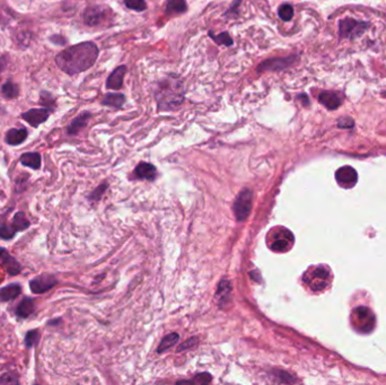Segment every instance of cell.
Masks as SVG:
<instances>
[{"mask_svg": "<svg viewBox=\"0 0 386 385\" xmlns=\"http://www.w3.org/2000/svg\"><path fill=\"white\" fill-rule=\"evenodd\" d=\"M99 57V48L91 42H84L64 49L58 54V67L68 75H76L94 65Z\"/></svg>", "mask_w": 386, "mask_h": 385, "instance_id": "obj_1", "label": "cell"}, {"mask_svg": "<svg viewBox=\"0 0 386 385\" xmlns=\"http://www.w3.org/2000/svg\"><path fill=\"white\" fill-rule=\"evenodd\" d=\"M185 99V86L181 77L168 75L156 84L155 100L159 111H172L181 107Z\"/></svg>", "mask_w": 386, "mask_h": 385, "instance_id": "obj_2", "label": "cell"}, {"mask_svg": "<svg viewBox=\"0 0 386 385\" xmlns=\"http://www.w3.org/2000/svg\"><path fill=\"white\" fill-rule=\"evenodd\" d=\"M303 280L313 292H321L332 281V273L326 265H316L307 270Z\"/></svg>", "mask_w": 386, "mask_h": 385, "instance_id": "obj_3", "label": "cell"}, {"mask_svg": "<svg viewBox=\"0 0 386 385\" xmlns=\"http://www.w3.org/2000/svg\"><path fill=\"white\" fill-rule=\"evenodd\" d=\"M351 322L352 327L355 328L358 332L368 333L373 331L376 324L375 315L373 314L368 308L365 306H359L352 311L351 314Z\"/></svg>", "mask_w": 386, "mask_h": 385, "instance_id": "obj_4", "label": "cell"}, {"mask_svg": "<svg viewBox=\"0 0 386 385\" xmlns=\"http://www.w3.org/2000/svg\"><path fill=\"white\" fill-rule=\"evenodd\" d=\"M294 245V235L286 228L272 231L269 237V246L274 252H286Z\"/></svg>", "mask_w": 386, "mask_h": 385, "instance_id": "obj_5", "label": "cell"}, {"mask_svg": "<svg viewBox=\"0 0 386 385\" xmlns=\"http://www.w3.org/2000/svg\"><path fill=\"white\" fill-rule=\"evenodd\" d=\"M340 26V36L342 39L348 38H357L362 35L368 27V23L358 22L353 18H344L339 23Z\"/></svg>", "mask_w": 386, "mask_h": 385, "instance_id": "obj_6", "label": "cell"}, {"mask_svg": "<svg viewBox=\"0 0 386 385\" xmlns=\"http://www.w3.org/2000/svg\"><path fill=\"white\" fill-rule=\"evenodd\" d=\"M252 208V191L243 190L234 203V213L238 222H244L249 217Z\"/></svg>", "mask_w": 386, "mask_h": 385, "instance_id": "obj_7", "label": "cell"}, {"mask_svg": "<svg viewBox=\"0 0 386 385\" xmlns=\"http://www.w3.org/2000/svg\"><path fill=\"white\" fill-rule=\"evenodd\" d=\"M110 9L104 6H91L87 8L84 13V22L88 26H99L108 20Z\"/></svg>", "mask_w": 386, "mask_h": 385, "instance_id": "obj_8", "label": "cell"}, {"mask_svg": "<svg viewBox=\"0 0 386 385\" xmlns=\"http://www.w3.org/2000/svg\"><path fill=\"white\" fill-rule=\"evenodd\" d=\"M335 178H337V182L340 186L344 187V189H349V187L356 185L358 181V174L353 167L343 166L339 168L337 173H335Z\"/></svg>", "mask_w": 386, "mask_h": 385, "instance_id": "obj_9", "label": "cell"}, {"mask_svg": "<svg viewBox=\"0 0 386 385\" xmlns=\"http://www.w3.org/2000/svg\"><path fill=\"white\" fill-rule=\"evenodd\" d=\"M296 60V57L294 56H289L287 58H274V59H269V60L263 61L257 68V71H265V70H282L284 68L289 67L293 65Z\"/></svg>", "mask_w": 386, "mask_h": 385, "instance_id": "obj_10", "label": "cell"}, {"mask_svg": "<svg viewBox=\"0 0 386 385\" xmlns=\"http://www.w3.org/2000/svg\"><path fill=\"white\" fill-rule=\"evenodd\" d=\"M56 283L57 280L54 279V277L49 276V274H43V276H39L38 278L33 279L30 282V286L31 291L35 293V294H42V293L51 290Z\"/></svg>", "mask_w": 386, "mask_h": 385, "instance_id": "obj_11", "label": "cell"}, {"mask_svg": "<svg viewBox=\"0 0 386 385\" xmlns=\"http://www.w3.org/2000/svg\"><path fill=\"white\" fill-rule=\"evenodd\" d=\"M50 112L48 109H32L30 111L22 114L23 119L29 122L32 127H38L49 118Z\"/></svg>", "mask_w": 386, "mask_h": 385, "instance_id": "obj_12", "label": "cell"}, {"mask_svg": "<svg viewBox=\"0 0 386 385\" xmlns=\"http://www.w3.org/2000/svg\"><path fill=\"white\" fill-rule=\"evenodd\" d=\"M319 101L329 110H337L342 104V98L335 91H322L319 95Z\"/></svg>", "mask_w": 386, "mask_h": 385, "instance_id": "obj_13", "label": "cell"}, {"mask_svg": "<svg viewBox=\"0 0 386 385\" xmlns=\"http://www.w3.org/2000/svg\"><path fill=\"white\" fill-rule=\"evenodd\" d=\"M127 74V67L120 66L112 71L107 80V87L110 89L119 90L123 85V79Z\"/></svg>", "mask_w": 386, "mask_h": 385, "instance_id": "obj_14", "label": "cell"}, {"mask_svg": "<svg viewBox=\"0 0 386 385\" xmlns=\"http://www.w3.org/2000/svg\"><path fill=\"white\" fill-rule=\"evenodd\" d=\"M135 175L141 180H154L156 177V168L149 163H140L135 169Z\"/></svg>", "mask_w": 386, "mask_h": 385, "instance_id": "obj_15", "label": "cell"}, {"mask_svg": "<svg viewBox=\"0 0 386 385\" xmlns=\"http://www.w3.org/2000/svg\"><path fill=\"white\" fill-rule=\"evenodd\" d=\"M126 102V96L121 93H109L103 98L102 104L114 109H121Z\"/></svg>", "mask_w": 386, "mask_h": 385, "instance_id": "obj_16", "label": "cell"}, {"mask_svg": "<svg viewBox=\"0 0 386 385\" xmlns=\"http://www.w3.org/2000/svg\"><path fill=\"white\" fill-rule=\"evenodd\" d=\"M90 118V113L88 112H85V113H81L80 116H78L75 120H73L70 125H69L68 127V134L69 135H76L79 132L82 128H84L87 122H88Z\"/></svg>", "mask_w": 386, "mask_h": 385, "instance_id": "obj_17", "label": "cell"}, {"mask_svg": "<svg viewBox=\"0 0 386 385\" xmlns=\"http://www.w3.org/2000/svg\"><path fill=\"white\" fill-rule=\"evenodd\" d=\"M0 258L3 259L5 265H6V268L8 269L9 274H17L21 272V265L18 264L15 259L12 258V256L7 253L5 249H0Z\"/></svg>", "mask_w": 386, "mask_h": 385, "instance_id": "obj_18", "label": "cell"}, {"mask_svg": "<svg viewBox=\"0 0 386 385\" xmlns=\"http://www.w3.org/2000/svg\"><path fill=\"white\" fill-rule=\"evenodd\" d=\"M35 310V303L34 301L32 299H24L22 302L21 304L18 305V308L16 310V314L17 316H20V318H29L30 315L33 314V312Z\"/></svg>", "mask_w": 386, "mask_h": 385, "instance_id": "obj_19", "label": "cell"}, {"mask_svg": "<svg viewBox=\"0 0 386 385\" xmlns=\"http://www.w3.org/2000/svg\"><path fill=\"white\" fill-rule=\"evenodd\" d=\"M27 130L26 129H12L7 132L6 143L9 145H20L26 139Z\"/></svg>", "mask_w": 386, "mask_h": 385, "instance_id": "obj_20", "label": "cell"}, {"mask_svg": "<svg viewBox=\"0 0 386 385\" xmlns=\"http://www.w3.org/2000/svg\"><path fill=\"white\" fill-rule=\"evenodd\" d=\"M22 288L18 283H12V285L6 286L0 290V300L4 302L12 301L21 294Z\"/></svg>", "mask_w": 386, "mask_h": 385, "instance_id": "obj_21", "label": "cell"}, {"mask_svg": "<svg viewBox=\"0 0 386 385\" xmlns=\"http://www.w3.org/2000/svg\"><path fill=\"white\" fill-rule=\"evenodd\" d=\"M23 165L33 169H39L41 167V156L39 153H26L23 154L21 157Z\"/></svg>", "mask_w": 386, "mask_h": 385, "instance_id": "obj_22", "label": "cell"}, {"mask_svg": "<svg viewBox=\"0 0 386 385\" xmlns=\"http://www.w3.org/2000/svg\"><path fill=\"white\" fill-rule=\"evenodd\" d=\"M187 9V5L185 0H168L166 5V14H183Z\"/></svg>", "mask_w": 386, "mask_h": 385, "instance_id": "obj_23", "label": "cell"}, {"mask_svg": "<svg viewBox=\"0 0 386 385\" xmlns=\"http://www.w3.org/2000/svg\"><path fill=\"white\" fill-rule=\"evenodd\" d=\"M177 340H178V334L177 333L172 332V333L167 334L166 337H164L162 342H160V345L158 346L157 351L158 352H164V351L168 350L172 346L175 345V343L177 342Z\"/></svg>", "mask_w": 386, "mask_h": 385, "instance_id": "obj_24", "label": "cell"}, {"mask_svg": "<svg viewBox=\"0 0 386 385\" xmlns=\"http://www.w3.org/2000/svg\"><path fill=\"white\" fill-rule=\"evenodd\" d=\"M29 226H30V222L27 221L25 215L23 213H17L15 215V217H14V221H13L14 230H15L16 232L24 231Z\"/></svg>", "mask_w": 386, "mask_h": 385, "instance_id": "obj_25", "label": "cell"}, {"mask_svg": "<svg viewBox=\"0 0 386 385\" xmlns=\"http://www.w3.org/2000/svg\"><path fill=\"white\" fill-rule=\"evenodd\" d=\"M209 36L213 39L216 43L220 44V45H226V47H231L233 45V39L231 38L227 32H224V33H220L219 35H215L213 32H209Z\"/></svg>", "mask_w": 386, "mask_h": 385, "instance_id": "obj_26", "label": "cell"}, {"mask_svg": "<svg viewBox=\"0 0 386 385\" xmlns=\"http://www.w3.org/2000/svg\"><path fill=\"white\" fill-rule=\"evenodd\" d=\"M231 292H232L231 282L227 281V280H223L222 282L219 283V287H218V291H217V297H219L220 302L226 301V300H228L229 295H231Z\"/></svg>", "mask_w": 386, "mask_h": 385, "instance_id": "obj_27", "label": "cell"}, {"mask_svg": "<svg viewBox=\"0 0 386 385\" xmlns=\"http://www.w3.org/2000/svg\"><path fill=\"white\" fill-rule=\"evenodd\" d=\"M278 15L284 22H289L294 17V8L292 5L289 4H283L279 7L278 11Z\"/></svg>", "mask_w": 386, "mask_h": 385, "instance_id": "obj_28", "label": "cell"}, {"mask_svg": "<svg viewBox=\"0 0 386 385\" xmlns=\"http://www.w3.org/2000/svg\"><path fill=\"white\" fill-rule=\"evenodd\" d=\"M2 90L5 98L7 99H16L18 95V87L12 81H7L6 84H4Z\"/></svg>", "mask_w": 386, "mask_h": 385, "instance_id": "obj_29", "label": "cell"}, {"mask_svg": "<svg viewBox=\"0 0 386 385\" xmlns=\"http://www.w3.org/2000/svg\"><path fill=\"white\" fill-rule=\"evenodd\" d=\"M126 6L136 12H144L147 8L145 0H125Z\"/></svg>", "mask_w": 386, "mask_h": 385, "instance_id": "obj_30", "label": "cell"}, {"mask_svg": "<svg viewBox=\"0 0 386 385\" xmlns=\"http://www.w3.org/2000/svg\"><path fill=\"white\" fill-rule=\"evenodd\" d=\"M39 337H40L39 332L36 331V330H32V331H30L29 333H27L26 337H25L26 346L30 347V348L35 346L36 342H38V340H39Z\"/></svg>", "mask_w": 386, "mask_h": 385, "instance_id": "obj_31", "label": "cell"}, {"mask_svg": "<svg viewBox=\"0 0 386 385\" xmlns=\"http://www.w3.org/2000/svg\"><path fill=\"white\" fill-rule=\"evenodd\" d=\"M16 231L14 230L13 226L4 225L0 227V237L5 238V240H11V238L15 235Z\"/></svg>", "mask_w": 386, "mask_h": 385, "instance_id": "obj_32", "label": "cell"}, {"mask_svg": "<svg viewBox=\"0 0 386 385\" xmlns=\"http://www.w3.org/2000/svg\"><path fill=\"white\" fill-rule=\"evenodd\" d=\"M17 382L18 379L14 374H5L0 378V384H16Z\"/></svg>", "mask_w": 386, "mask_h": 385, "instance_id": "obj_33", "label": "cell"}, {"mask_svg": "<svg viewBox=\"0 0 386 385\" xmlns=\"http://www.w3.org/2000/svg\"><path fill=\"white\" fill-rule=\"evenodd\" d=\"M210 381H211V376H210L209 374H207V373H206V374H199V375H197L196 378L193 379L192 382L199 383V384H207V383H209Z\"/></svg>", "mask_w": 386, "mask_h": 385, "instance_id": "obj_34", "label": "cell"}, {"mask_svg": "<svg viewBox=\"0 0 386 385\" xmlns=\"http://www.w3.org/2000/svg\"><path fill=\"white\" fill-rule=\"evenodd\" d=\"M338 126L340 128H344V129H349V128H351L353 126V121H352V119L348 118V117L341 118L338 122Z\"/></svg>", "mask_w": 386, "mask_h": 385, "instance_id": "obj_35", "label": "cell"}, {"mask_svg": "<svg viewBox=\"0 0 386 385\" xmlns=\"http://www.w3.org/2000/svg\"><path fill=\"white\" fill-rule=\"evenodd\" d=\"M195 345H197V338H191L185 343H183V345L180 346V348H178V351H182V350H184V349H189V348L193 347Z\"/></svg>", "mask_w": 386, "mask_h": 385, "instance_id": "obj_36", "label": "cell"}, {"mask_svg": "<svg viewBox=\"0 0 386 385\" xmlns=\"http://www.w3.org/2000/svg\"><path fill=\"white\" fill-rule=\"evenodd\" d=\"M242 0H234V3L232 4V6L228 8V12L226 13V15H231L233 13H237L238 11V6L241 5Z\"/></svg>", "mask_w": 386, "mask_h": 385, "instance_id": "obj_37", "label": "cell"}, {"mask_svg": "<svg viewBox=\"0 0 386 385\" xmlns=\"http://www.w3.org/2000/svg\"><path fill=\"white\" fill-rule=\"evenodd\" d=\"M6 65H7V57H0V74H2L3 70L6 68Z\"/></svg>", "mask_w": 386, "mask_h": 385, "instance_id": "obj_38", "label": "cell"}, {"mask_svg": "<svg viewBox=\"0 0 386 385\" xmlns=\"http://www.w3.org/2000/svg\"><path fill=\"white\" fill-rule=\"evenodd\" d=\"M298 99H303V101H301V102L304 104V105H309L310 102H309V98H307L306 94H302L298 96Z\"/></svg>", "mask_w": 386, "mask_h": 385, "instance_id": "obj_39", "label": "cell"}, {"mask_svg": "<svg viewBox=\"0 0 386 385\" xmlns=\"http://www.w3.org/2000/svg\"><path fill=\"white\" fill-rule=\"evenodd\" d=\"M51 41H52V42H54V43H58V44H63L64 43V40L62 38L60 40H57V36H52Z\"/></svg>", "mask_w": 386, "mask_h": 385, "instance_id": "obj_40", "label": "cell"}]
</instances>
